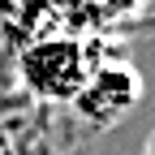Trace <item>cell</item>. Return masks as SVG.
Listing matches in <instances>:
<instances>
[{"mask_svg":"<svg viewBox=\"0 0 155 155\" xmlns=\"http://www.w3.org/2000/svg\"><path fill=\"white\" fill-rule=\"evenodd\" d=\"M86 48L78 39H65V35H52V39H39L22 52V78L26 86L39 95V99H73L78 86L86 82Z\"/></svg>","mask_w":155,"mask_h":155,"instance_id":"1","label":"cell"},{"mask_svg":"<svg viewBox=\"0 0 155 155\" xmlns=\"http://www.w3.org/2000/svg\"><path fill=\"white\" fill-rule=\"evenodd\" d=\"M95 5H99V13H125L134 0H95Z\"/></svg>","mask_w":155,"mask_h":155,"instance_id":"3","label":"cell"},{"mask_svg":"<svg viewBox=\"0 0 155 155\" xmlns=\"http://www.w3.org/2000/svg\"><path fill=\"white\" fill-rule=\"evenodd\" d=\"M147 155H155V129L147 134Z\"/></svg>","mask_w":155,"mask_h":155,"instance_id":"4","label":"cell"},{"mask_svg":"<svg viewBox=\"0 0 155 155\" xmlns=\"http://www.w3.org/2000/svg\"><path fill=\"white\" fill-rule=\"evenodd\" d=\"M138 99H142V73L125 61H108L86 73V82L78 86L69 104L91 129H112L129 108H138Z\"/></svg>","mask_w":155,"mask_h":155,"instance_id":"2","label":"cell"}]
</instances>
